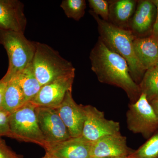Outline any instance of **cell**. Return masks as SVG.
<instances>
[{
  "mask_svg": "<svg viewBox=\"0 0 158 158\" xmlns=\"http://www.w3.org/2000/svg\"><path fill=\"white\" fill-rule=\"evenodd\" d=\"M91 69L98 81L123 89L131 103L137 101L141 94L139 85L130 74L129 67L124 58L108 48L98 37L90 54Z\"/></svg>",
  "mask_w": 158,
  "mask_h": 158,
  "instance_id": "1",
  "label": "cell"
},
{
  "mask_svg": "<svg viewBox=\"0 0 158 158\" xmlns=\"http://www.w3.org/2000/svg\"><path fill=\"white\" fill-rule=\"evenodd\" d=\"M96 21L100 38L108 48L125 59L129 67L130 74L134 81L139 85L146 70L135 53L134 41L136 37L129 29L118 27L106 21L90 11Z\"/></svg>",
  "mask_w": 158,
  "mask_h": 158,
  "instance_id": "2",
  "label": "cell"
},
{
  "mask_svg": "<svg viewBox=\"0 0 158 158\" xmlns=\"http://www.w3.org/2000/svg\"><path fill=\"white\" fill-rule=\"evenodd\" d=\"M0 44L9 58L8 70L2 78L7 83L32 63L36 42L28 40L23 33L0 29Z\"/></svg>",
  "mask_w": 158,
  "mask_h": 158,
  "instance_id": "3",
  "label": "cell"
},
{
  "mask_svg": "<svg viewBox=\"0 0 158 158\" xmlns=\"http://www.w3.org/2000/svg\"><path fill=\"white\" fill-rule=\"evenodd\" d=\"M32 67L41 86L63 77L75 74L71 62L62 58L57 51L45 44L36 42Z\"/></svg>",
  "mask_w": 158,
  "mask_h": 158,
  "instance_id": "4",
  "label": "cell"
},
{
  "mask_svg": "<svg viewBox=\"0 0 158 158\" xmlns=\"http://www.w3.org/2000/svg\"><path fill=\"white\" fill-rule=\"evenodd\" d=\"M31 102L12 112L9 117V127L13 138L39 144L46 149L48 144L40 129L35 108Z\"/></svg>",
  "mask_w": 158,
  "mask_h": 158,
  "instance_id": "5",
  "label": "cell"
},
{
  "mask_svg": "<svg viewBox=\"0 0 158 158\" xmlns=\"http://www.w3.org/2000/svg\"><path fill=\"white\" fill-rule=\"evenodd\" d=\"M128 129L148 139L158 131V117L146 95L141 94L138 100L129 105L126 113Z\"/></svg>",
  "mask_w": 158,
  "mask_h": 158,
  "instance_id": "6",
  "label": "cell"
},
{
  "mask_svg": "<svg viewBox=\"0 0 158 158\" xmlns=\"http://www.w3.org/2000/svg\"><path fill=\"white\" fill-rule=\"evenodd\" d=\"M85 122L81 136L92 143L103 136L121 134L120 123L109 120L104 113L91 105L83 106Z\"/></svg>",
  "mask_w": 158,
  "mask_h": 158,
  "instance_id": "7",
  "label": "cell"
},
{
  "mask_svg": "<svg viewBox=\"0 0 158 158\" xmlns=\"http://www.w3.org/2000/svg\"><path fill=\"white\" fill-rule=\"evenodd\" d=\"M35 110L40 129L48 147L71 138L56 109L37 106Z\"/></svg>",
  "mask_w": 158,
  "mask_h": 158,
  "instance_id": "8",
  "label": "cell"
},
{
  "mask_svg": "<svg viewBox=\"0 0 158 158\" xmlns=\"http://www.w3.org/2000/svg\"><path fill=\"white\" fill-rule=\"evenodd\" d=\"M74 77L75 74L69 75L42 86L31 102L39 106L56 109L62 102L67 91L72 90Z\"/></svg>",
  "mask_w": 158,
  "mask_h": 158,
  "instance_id": "9",
  "label": "cell"
},
{
  "mask_svg": "<svg viewBox=\"0 0 158 158\" xmlns=\"http://www.w3.org/2000/svg\"><path fill=\"white\" fill-rule=\"evenodd\" d=\"M135 151L128 147L126 137L121 134L108 135L91 143L90 157H127Z\"/></svg>",
  "mask_w": 158,
  "mask_h": 158,
  "instance_id": "10",
  "label": "cell"
},
{
  "mask_svg": "<svg viewBox=\"0 0 158 158\" xmlns=\"http://www.w3.org/2000/svg\"><path fill=\"white\" fill-rule=\"evenodd\" d=\"M56 109L68 129L71 137L81 136L85 118L83 105L77 104L75 102L72 90L67 91L62 102Z\"/></svg>",
  "mask_w": 158,
  "mask_h": 158,
  "instance_id": "11",
  "label": "cell"
},
{
  "mask_svg": "<svg viewBox=\"0 0 158 158\" xmlns=\"http://www.w3.org/2000/svg\"><path fill=\"white\" fill-rule=\"evenodd\" d=\"M27 19L24 6L18 0H0V29L24 34Z\"/></svg>",
  "mask_w": 158,
  "mask_h": 158,
  "instance_id": "12",
  "label": "cell"
},
{
  "mask_svg": "<svg viewBox=\"0 0 158 158\" xmlns=\"http://www.w3.org/2000/svg\"><path fill=\"white\" fill-rule=\"evenodd\" d=\"M156 9L152 1H138L129 24L130 30L136 37L151 35L155 21Z\"/></svg>",
  "mask_w": 158,
  "mask_h": 158,
  "instance_id": "13",
  "label": "cell"
},
{
  "mask_svg": "<svg viewBox=\"0 0 158 158\" xmlns=\"http://www.w3.org/2000/svg\"><path fill=\"white\" fill-rule=\"evenodd\" d=\"M91 143L81 136L50 144L45 150L58 158H91Z\"/></svg>",
  "mask_w": 158,
  "mask_h": 158,
  "instance_id": "14",
  "label": "cell"
},
{
  "mask_svg": "<svg viewBox=\"0 0 158 158\" xmlns=\"http://www.w3.org/2000/svg\"><path fill=\"white\" fill-rule=\"evenodd\" d=\"M109 22L125 29H129L131 20L135 13L138 1H109ZM130 30V29H129Z\"/></svg>",
  "mask_w": 158,
  "mask_h": 158,
  "instance_id": "15",
  "label": "cell"
},
{
  "mask_svg": "<svg viewBox=\"0 0 158 158\" xmlns=\"http://www.w3.org/2000/svg\"><path fill=\"white\" fill-rule=\"evenodd\" d=\"M136 56L145 70L155 66L158 62V40L149 35L136 37L134 41Z\"/></svg>",
  "mask_w": 158,
  "mask_h": 158,
  "instance_id": "16",
  "label": "cell"
},
{
  "mask_svg": "<svg viewBox=\"0 0 158 158\" xmlns=\"http://www.w3.org/2000/svg\"><path fill=\"white\" fill-rule=\"evenodd\" d=\"M13 78L21 88L27 102L31 101L42 87L35 76L32 63Z\"/></svg>",
  "mask_w": 158,
  "mask_h": 158,
  "instance_id": "17",
  "label": "cell"
},
{
  "mask_svg": "<svg viewBox=\"0 0 158 158\" xmlns=\"http://www.w3.org/2000/svg\"><path fill=\"white\" fill-rule=\"evenodd\" d=\"M27 102L21 88L15 78H13L7 82L2 108L11 113Z\"/></svg>",
  "mask_w": 158,
  "mask_h": 158,
  "instance_id": "18",
  "label": "cell"
},
{
  "mask_svg": "<svg viewBox=\"0 0 158 158\" xmlns=\"http://www.w3.org/2000/svg\"><path fill=\"white\" fill-rule=\"evenodd\" d=\"M141 93L150 102L158 98V68L156 65L146 70L140 84Z\"/></svg>",
  "mask_w": 158,
  "mask_h": 158,
  "instance_id": "19",
  "label": "cell"
},
{
  "mask_svg": "<svg viewBox=\"0 0 158 158\" xmlns=\"http://www.w3.org/2000/svg\"><path fill=\"white\" fill-rule=\"evenodd\" d=\"M60 7L69 18L79 21L85 15L86 2L85 0H63Z\"/></svg>",
  "mask_w": 158,
  "mask_h": 158,
  "instance_id": "20",
  "label": "cell"
},
{
  "mask_svg": "<svg viewBox=\"0 0 158 158\" xmlns=\"http://www.w3.org/2000/svg\"><path fill=\"white\" fill-rule=\"evenodd\" d=\"M132 158H158V131L131 156Z\"/></svg>",
  "mask_w": 158,
  "mask_h": 158,
  "instance_id": "21",
  "label": "cell"
},
{
  "mask_svg": "<svg viewBox=\"0 0 158 158\" xmlns=\"http://www.w3.org/2000/svg\"><path fill=\"white\" fill-rule=\"evenodd\" d=\"M91 11L101 18L109 22V2L106 0H89Z\"/></svg>",
  "mask_w": 158,
  "mask_h": 158,
  "instance_id": "22",
  "label": "cell"
},
{
  "mask_svg": "<svg viewBox=\"0 0 158 158\" xmlns=\"http://www.w3.org/2000/svg\"><path fill=\"white\" fill-rule=\"evenodd\" d=\"M11 113L0 108V138L2 136H6L13 138L10 127H9V117Z\"/></svg>",
  "mask_w": 158,
  "mask_h": 158,
  "instance_id": "23",
  "label": "cell"
},
{
  "mask_svg": "<svg viewBox=\"0 0 158 158\" xmlns=\"http://www.w3.org/2000/svg\"><path fill=\"white\" fill-rule=\"evenodd\" d=\"M0 158H21L6 144L4 140L0 138Z\"/></svg>",
  "mask_w": 158,
  "mask_h": 158,
  "instance_id": "24",
  "label": "cell"
},
{
  "mask_svg": "<svg viewBox=\"0 0 158 158\" xmlns=\"http://www.w3.org/2000/svg\"><path fill=\"white\" fill-rule=\"evenodd\" d=\"M152 2L156 6V13L155 21L152 31L150 35L158 40V0H152Z\"/></svg>",
  "mask_w": 158,
  "mask_h": 158,
  "instance_id": "25",
  "label": "cell"
},
{
  "mask_svg": "<svg viewBox=\"0 0 158 158\" xmlns=\"http://www.w3.org/2000/svg\"><path fill=\"white\" fill-rule=\"evenodd\" d=\"M7 83L2 78L0 80V108H2L4 92L6 89Z\"/></svg>",
  "mask_w": 158,
  "mask_h": 158,
  "instance_id": "26",
  "label": "cell"
},
{
  "mask_svg": "<svg viewBox=\"0 0 158 158\" xmlns=\"http://www.w3.org/2000/svg\"><path fill=\"white\" fill-rule=\"evenodd\" d=\"M150 103L151 105L152 106V107L153 109L158 117V98L153 100Z\"/></svg>",
  "mask_w": 158,
  "mask_h": 158,
  "instance_id": "27",
  "label": "cell"
},
{
  "mask_svg": "<svg viewBox=\"0 0 158 158\" xmlns=\"http://www.w3.org/2000/svg\"><path fill=\"white\" fill-rule=\"evenodd\" d=\"M44 157V158H58L54 156H53L52 155L50 154L49 153L47 152H46L45 156Z\"/></svg>",
  "mask_w": 158,
  "mask_h": 158,
  "instance_id": "28",
  "label": "cell"
},
{
  "mask_svg": "<svg viewBox=\"0 0 158 158\" xmlns=\"http://www.w3.org/2000/svg\"><path fill=\"white\" fill-rule=\"evenodd\" d=\"M132 158L131 157V156H130L127 157L125 158Z\"/></svg>",
  "mask_w": 158,
  "mask_h": 158,
  "instance_id": "29",
  "label": "cell"
},
{
  "mask_svg": "<svg viewBox=\"0 0 158 158\" xmlns=\"http://www.w3.org/2000/svg\"><path fill=\"white\" fill-rule=\"evenodd\" d=\"M156 66H157V67H158V62H157V64H156Z\"/></svg>",
  "mask_w": 158,
  "mask_h": 158,
  "instance_id": "30",
  "label": "cell"
},
{
  "mask_svg": "<svg viewBox=\"0 0 158 158\" xmlns=\"http://www.w3.org/2000/svg\"><path fill=\"white\" fill-rule=\"evenodd\" d=\"M42 158H44V157Z\"/></svg>",
  "mask_w": 158,
  "mask_h": 158,
  "instance_id": "31",
  "label": "cell"
}]
</instances>
